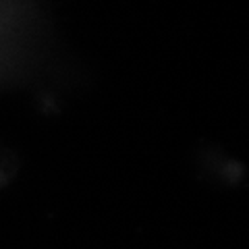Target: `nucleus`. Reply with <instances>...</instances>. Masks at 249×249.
<instances>
[{
    "label": "nucleus",
    "mask_w": 249,
    "mask_h": 249,
    "mask_svg": "<svg viewBox=\"0 0 249 249\" xmlns=\"http://www.w3.org/2000/svg\"><path fill=\"white\" fill-rule=\"evenodd\" d=\"M42 19L31 2L0 0V88L34 77L40 58Z\"/></svg>",
    "instance_id": "obj_1"
},
{
    "label": "nucleus",
    "mask_w": 249,
    "mask_h": 249,
    "mask_svg": "<svg viewBox=\"0 0 249 249\" xmlns=\"http://www.w3.org/2000/svg\"><path fill=\"white\" fill-rule=\"evenodd\" d=\"M0 160H2V158H0ZM0 175H4V173H2V168H0Z\"/></svg>",
    "instance_id": "obj_2"
}]
</instances>
